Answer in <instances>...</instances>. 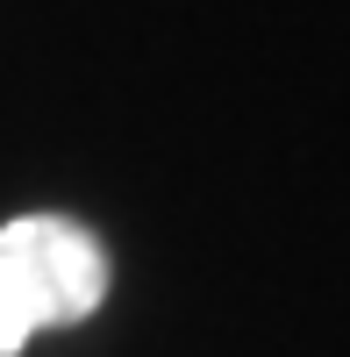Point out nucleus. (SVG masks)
I'll use <instances>...</instances> for the list:
<instances>
[{
	"label": "nucleus",
	"mask_w": 350,
	"mask_h": 357,
	"mask_svg": "<svg viewBox=\"0 0 350 357\" xmlns=\"http://www.w3.org/2000/svg\"><path fill=\"white\" fill-rule=\"evenodd\" d=\"M100 293H107V257L86 229L50 215L0 229V357H15L43 329L93 314Z\"/></svg>",
	"instance_id": "1"
}]
</instances>
